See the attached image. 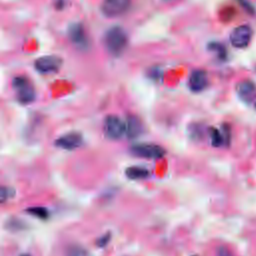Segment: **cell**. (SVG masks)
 <instances>
[{
	"label": "cell",
	"mask_w": 256,
	"mask_h": 256,
	"mask_svg": "<svg viewBox=\"0 0 256 256\" xmlns=\"http://www.w3.org/2000/svg\"><path fill=\"white\" fill-rule=\"evenodd\" d=\"M104 131L108 138L116 140L126 134V123L119 117L110 115L106 117L104 123Z\"/></svg>",
	"instance_id": "277c9868"
},
{
	"label": "cell",
	"mask_w": 256,
	"mask_h": 256,
	"mask_svg": "<svg viewBox=\"0 0 256 256\" xmlns=\"http://www.w3.org/2000/svg\"><path fill=\"white\" fill-rule=\"evenodd\" d=\"M209 49L213 52H216L218 57L220 59H224L226 57V50L225 47L223 45H221L220 43H210L209 44Z\"/></svg>",
	"instance_id": "2e32d148"
},
{
	"label": "cell",
	"mask_w": 256,
	"mask_h": 256,
	"mask_svg": "<svg viewBox=\"0 0 256 256\" xmlns=\"http://www.w3.org/2000/svg\"><path fill=\"white\" fill-rule=\"evenodd\" d=\"M252 30L249 25H240L230 34V42L236 48H245L251 41Z\"/></svg>",
	"instance_id": "52a82bcc"
},
{
	"label": "cell",
	"mask_w": 256,
	"mask_h": 256,
	"mask_svg": "<svg viewBox=\"0 0 256 256\" xmlns=\"http://www.w3.org/2000/svg\"><path fill=\"white\" fill-rule=\"evenodd\" d=\"M128 37L125 30L120 26L111 27L104 36V44L107 50L115 56H119L125 50Z\"/></svg>",
	"instance_id": "6da1fadb"
},
{
	"label": "cell",
	"mask_w": 256,
	"mask_h": 256,
	"mask_svg": "<svg viewBox=\"0 0 256 256\" xmlns=\"http://www.w3.org/2000/svg\"><path fill=\"white\" fill-rule=\"evenodd\" d=\"M68 35L74 45L79 48H86L88 46V39L84 27L80 23H73L68 29Z\"/></svg>",
	"instance_id": "ba28073f"
},
{
	"label": "cell",
	"mask_w": 256,
	"mask_h": 256,
	"mask_svg": "<svg viewBox=\"0 0 256 256\" xmlns=\"http://www.w3.org/2000/svg\"><path fill=\"white\" fill-rule=\"evenodd\" d=\"M130 5L131 0H104L101 9L107 17H118L126 13Z\"/></svg>",
	"instance_id": "5b68a950"
},
{
	"label": "cell",
	"mask_w": 256,
	"mask_h": 256,
	"mask_svg": "<svg viewBox=\"0 0 256 256\" xmlns=\"http://www.w3.org/2000/svg\"><path fill=\"white\" fill-rule=\"evenodd\" d=\"M254 108L256 109V101H255V103H254Z\"/></svg>",
	"instance_id": "44dd1931"
},
{
	"label": "cell",
	"mask_w": 256,
	"mask_h": 256,
	"mask_svg": "<svg viewBox=\"0 0 256 256\" xmlns=\"http://www.w3.org/2000/svg\"><path fill=\"white\" fill-rule=\"evenodd\" d=\"M17 100L22 104H29L35 99V90L32 83L23 76H16L12 82Z\"/></svg>",
	"instance_id": "7a4b0ae2"
},
{
	"label": "cell",
	"mask_w": 256,
	"mask_h": 256,
	"mask_svg": "<svg viewBox=\"0 0 256 256\" xmlns=\"http://www.w3.org/2000/svg\"><path fill=\"white\" fill-rule=\"evenodd\" d=\"M62 65V59L55 55L42 56L36 59L34 63L35 69L42 74H50L58 71Z\"/></svg>",
	"instance_id": "8992f818"
},
{
	"label": "cell",
	"mask_w": 256,
	"mask_h": 256,
	"mask_svg": "<svg viewBox=\"0 0 256 256\" xmlns=\"http://www.w3.org/2000/svg\"><path fill=\"white\" fill-rule=\"evenodd\" d=\"M142 123L136 116H129L126 121V135L128 138L133 139L142 133Z\"/></svg>",
	"instance_id": "7c38bea8"
},
{
	"label": "cell",
	"mask_w": 256,
	"mask_h": 256,
	"mask_svg": "<svg viewBox=\"0 0 256 256\" xmlns=\"http://www.w3.org/2000/svg\"><path fill=\"white\" fill-rule=\"evenodd\" d=\"M66 256H87V252L84 248L73 245L68 248Z\"/></svg>",
	"instance_id": "e0dca14e"
},
{
	"label": "cell",
	"mask_w": 256,
	"mask_h": 256,
	"mask_svg": "<svg viewBox=\"0 0 256 256\" xmlns=\"http://www.w3.org/2000/svg\"><path fill=\"white\" fill-rule=\"evenodd\" d=\"M131 152L137 157L147 159H159L166 154V151L163 147L150 143L135 144L131 147Z\"/></svg>",
	"instance_id": "3957f363"
},
{
	"label": "cell",
	"mask_w": 256,
	"mask_h": 256,
	"mask_svg": "<svg viewBox=\"0 0 256 256\" xmlns=\"http://www.w3.org/2000/svg\"><path fill=\"white\" fill-rule=\"evenodd\" d=\"M82 136L77 132H71L65 135H62L55 141V145L59 148L66 150H73L78 148L82 144Z\"/></svg>",
	"instance_id": "9c48e42d"
},
{
	"label": "cell",
	"mask_w": 256,
	"mask_h": 256,
	"mask_svg": "<svg viewBox=\"0 0 256 256\" xmlns=\"http://www.w3.org/2000/svg\"><path fill=\"white\" fill-rule=\"evenodd\" d=\"M229 131L223 127V129L220 131L218 129H215V128H212L210 130V139H211V144L214 146V147H219V146H222L224 144L227 143V141L229 140V137H228V133Z\"/></svg>",
	"instance_id": "4fadbf2b"
},
{
	"label": "cell",
	"mask_w": 256,
	"mask_h": 256,
	"mask_svg": "<svg viewBox=\"0 0 256 256\" xmlns=\"http://www.w3.org/2000/svg\"><path fill=\"white\" fill-rule=\"evenodd\" d=\"M188 85H189V88L193 92H201V91H203L207 87V85H208L207 73L204 70H201V69L194 70L190 74Z\"/></svg>",
	"instance_id": "30bf717a"
},
{
	"label": "cell",
	"mask_w": 256,
	"mask_h": 256,
	"mask_svg": "<svg viewBox=\"0 0 256 256\" xmlns=\"http://www.w3.org/2000/svg\"><path fill=\"white\" fill-rule=\"evenodd\" d=\"M26 212L39 219H47L49 215L48 210L44 207H29L26 209Z\"/></svg>",
	"instance_id": "9a60e30c"
},
{
	"label": "cell",
	"mask_w": 256,
	"mask_h": 256,
	"mask_svg": "<svg viewBox=\"0 0 256 256\" xmlns=\"http://www.w3.org/2000/svg\"><path fill=\"white\" fill-rule=\"evenodd\" d=\"M193 256H197V255H193Z\"/></svg>",
	"instance_id": "7402d4cb"
},
{
	"label": "cell",
	"mask_w": 256,
	"mask_h": 256,
	"mask_svg": "<svg viewBox=\"0 0 256 256\" xmlns=\"http://www.w3.org/2000/svg\"><path fill=\"white\" fill-rule=\"evenodd\" d=\"M125 174L129 179L138 180L149 177L150 171L143 166H131L125 170Z\"/></svg>",
	"instance_id": "5bb4252c"
},
{
	"label": "cell",
	"mask_w": 256,
	"mask_h": 256,
	"mask_svg": "<svg viewBox=\"0 0 256 256\" xmlns=\"http://www.w3.org/2000/svg\"><path fill=\"white\" fill-rule=\"evenodd\" d=\"M110 239H111V233L110 232H107V233H105L104 235H102L101 237H99L97 240H96V245L98 246V247H105L108 243H109V241H110Z\"/></svg>",
	"instance_id": "d6986e66"
},
{
	"label": "cell",
	"mask_w": 256,
	"mask_h": 256,
	"mask_svg": "<svg viewBox=\"0 0 256 256\" xmlns=\"http://www.w3.org/2000/svg\"><path fill=\"white\" fill-rule=\"evenodd\" d=\"M15 195V190L10 188V187H5L3 186L1 188V191H0V199H1V202H5L7 201L8 199L12 198L13 196Z\"/></svg>",
	"instance_id": "ac0fdd59"
},
{
	"label": "cell",
	"mask_w": 256,
	"mask_h": 256,
	"mask_svg": "<svg viewBox=\"0 0 256 256\" xmlns=\"http://www.w3.org/2000/svg\"><path fill=\"white\" fill-rule=\"evenodd\" d=\"M20 256H30V255L29 254H21Z\"/></svg>",
	"instance_id": "ffe728a7"
},
{
	"label": "cell",
	"mask_w": 256,
	"mask_h": 256,
	"mask_svg": "<svg viewBox=\"0 0 256 256\" xmlns=\"http://www.w3.org/2000/svg\"><path fill=\"white\" fill-rule=\"evenodd\" d=\"M236 93L241 100L246 103H250L256 97V86L249 80L240 81L236 85Z\"/></svg>",
	"instance_id": "8fae6325"
}]
</instances>
